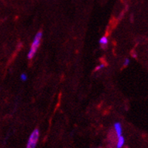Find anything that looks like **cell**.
<instances>
[{
    "label": "cell",
    "instance_id": "1",
    "mask_svg": "<svg viewBox=\"0 0 148 148\" xmlns=\"http://www.w3.org/2000/svg\"><path fill=\"white\" fill-rule=\"evenodd\" d=\"M42 37V32H39L38 33H36V35L34 37L33 42L32 43V45L30 47V49H29V51L27 55V58L29 60H31L33 57L35 56L36 53L38 50V48L40 45V42H41Z\"/></svg>",
    "mask_w": 148,
    "mask_h": 148
},
{
    "label": "cell",
    "instance_id": "2",
    "mask_svg": "<svg viewBox=\"0 0 148 148\" xmlns=\"http://www.w3.org/2000/svg\"><path fill=\"white\" fill-rule=\"evenodd\" d=\"M39 138V130L38 129H36L33 131V132L29 135V138L28 139L27 144L26 148H36V144L38 143V140Z\"/></svg>",
    "mask_w": 148,
    "mask_h": 148
},
{
    "label": "cell",
    "instance_id": "3",
    "mask_svg": "<svg viewBox=\"0 0 148 148\" xmlns=\"http://www.w3.org/2000/svg\"><path fill=\"white\" fill-rule=\"evenodd\" d=\"M114 129H115L116 134L118 137L122 135V133H123V129H122V125L119 123H116L114 124Z\"/></svg>",
    "mask_w": 148,
    "mask_h": 148
},
{
    "label": "cell",
    "instance_id": "4",
    "mask_svg": "<svg viewBox=\"0 0 148 148\" xmlns=\"http://www.w3.org/2000/svg\"><path fill=\"white\" fill-rule=\"evenodd\" d=\"M125 144V138L122 135L118 137V140H117L116 148H122Z\"/></svg>",
    "mask_w": 148,
    "mask_h": 148
},
{
    "label": "cell",
    "instance_id": "5",
    "mask_svg": "<svg viewBox=\"0 0 148 148\" xmlns=\"http://www.w3.org/2000/svg\"><path fill=\"white\" fill-rule=\"evenodd\" d=\"M99 42H100V44H101V45H102L103 48H104V46H105V47L107 46V43H108V40H107V38L106 36H103L101 39H100Z\"/></svg>",
    "mask_w": 148,
    "mask_h": 148
},
{
    "label": "cell",
    "instance_id": "6",
    "mask_svg": "<svg viewBox=\"0 0 148 148\" xmlns=\"http://www.w3.org/2000/svg\"><path fill=\"white\" fill-rule=\"evenodd\" d=\"M21 79L23 81V82H25L26 80L27 79V75L26 73H23L21 75Z\"/></svg>",
    "mask_w": 148,
    "mask_h": 148
},
{
    "label": "cell",
    "instance_id": "7",
    "mask_svg": "<svg viewBox=\"0 0 148 148\" xmlns=\"http://www.w3.org/2000/svg\"><path fill=\"white\" fill-rule=\"evenodd\" d=\"M129 64V59L126 58L125 60V62H124V66H127Z\"/></svg>",
    "mask_w": 148,
    "mask_h": 148
},
{
    "label": "cell",
    "instance_id": "8",
    "mask_svg": "<svg viewBox=\"0 0 148 148\" xmlns=\"http://www.w3.org/2000/svg\"><path fill=\"white\" fill-rule=\"evenodd\" d=\"M103 66H104V64H101V65H100V66H97V67H96L95 70H101V68H103Z\"/></svg>",
    "mask_w": 148,
    "mask_h": 148
}]
</instances>
